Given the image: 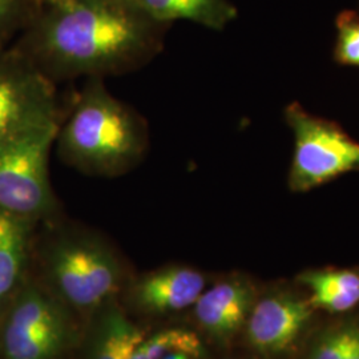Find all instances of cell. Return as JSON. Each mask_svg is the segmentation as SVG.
<instances>
[{
	"label": "cell",
	"mask_w": 359,
	"mask_h": 359,
	"mask_svg": "<svg viewBox=\"0 0 359 359\" xmlns=\"http://www.w3.org/2000/svg\"><path fill=\"white\" fill-rule=\"evenodd\" d=\"M165 27L133 0H44L13 47L52 83L104 79L151 63Z\"/></svg>",
	"instance_id": "cell-1"
},
{
	"label": "cell",
	"mask_w": 359,
	"mask_h": 359,
	"mask_svg": "<svg viewBox=\"0 0 359 359\" xmlns=\"http://www.w3.org/2000/svg\"><path fill=\"white\" fill-rule=\"evenodd\" d=\"M55 144L68 167L114 179L142 163L149 135L142 116L109 93L103 79H88Z\"/></svg>",
	"instance_id": "cell-2"
},
{
	"label": "cell",
	"mask_w": 359,
	"mask_h": 359,
	"mask_svg": "<svg viewBox=\"0 0 359 359\" xmlns=\"http://www.w3.org/2000/svg\"><path fill=\"white\" fill-rule=\"evenodd\" d=\"M46 286L83 323L124 289L121 258L102 236L80 228H57L41 249Z\"/></svg>",
	"instance_id": "cell-3"
},
{
	"label": "cell",
	"mask_w": 359,
	"mask_h": 359,
	"mask_svg": "<svg viewBox=\"0 0 359 359\" xmlns=\"http://www.w3.org/2000/svg\"><path fill=\"white\" fill-rule=\"evenodd\" d=\"M7 306L0 329L3 359H62L80 346L83 322L47 286H22Z\"/></svg>",
	"instance_id": "cell-4"
},
{
	"label": "cell",
	"mask_w": 359,
	"mask_h": 359,
	"mask_svg": "<svg viewBox=\"0 0 359 359\" xmlns=\"http://www.w3.org/2000/svg\"><path fill=\"white\" fill-rule=\"evenodd\" d=\"M60 121L26 130L0 144V210L36 224L57 212L50 154Z\"/></svg>",
	"instance_id": "cell-5"
},
{
	"label": "cell",
	"mask_w": 359,
	"mask_h": 359,
	"mask_svg": "<svg viewBox=\"0 0 359 359\" xmlns=\"http://www.w3.org/2000/svg\"><path fill=\"white\" fill-rule=\"evenodd\" d=\"M286 120L295 136V151L289 184L305 192L359 169V142L337 124L309 115L299 104L287 107Z\"/></svg>",
	"instance_id": "cell-6"
},
{
	"label": "cell",
	"mask_w": 359,
	"mask_h": 359,
	"mask_svg": "<svg viewBox=\"0 0 359 359\" xmlns=\"http://www.w3.org/2000/svg\"><path fill=\"white\" fill-rule=\"evenodd\" d=\"M59 120L55 83L15 47H0V144Z\"/></svg>",
	"instance_id": "cell-7"
},
{
	"label": "cell",
	"mask_w": 359,
	"mask_h": 359,
	"mask_svg": "<svg viewBox=\"0 0 359 359\" xmlns=\"http://www.w3.org/2000/svg\"><path fill=\"white\" fill-rule=\"evenodd\" d=\"M205 289V276L200 270L167 265L132 278L123 293L130 313L157 320L192 308Z\"/></svg>",
	"instance_id": "cell-8"
},
{
	"label": "cell",
	"mask_w": 359,
	"mask_h": 359,
	"mask_svg": "<svg viewBox=\"0 0 359 359\" xmlns=\"http://www.w3.org/2000/svg\"><path fill=\"white\" fill-rule=\"evenodd\" d=\"M311 314L308 301L281 295L255 302L245 325L250 348L261 355H276L294 344Z\"/></svg>",
	"instance_id": "cell-9"
},
{
	"label": "cell",
	"mask_w": 359,
	"mask_h": 359,
	"mask_svg": "<svg viewBox=\"0 0 359 359\" xmlns=\"http://www.w3.org/2000/svg\"><path fill=\"white\" fill-rule=\"evenodd\" d=\"M253 305L252 286L241 278H231L201 293L192 306L193 318L203 333L224 344L244 329Z\"/></svg>",
	"instance_id": "cell-10"
},
{
	"label": "cell",
	"mask_w": 359,
	"mask_h": 359,
	"mask_svg": "<svg viewBox=\"0 0 359 359\" xmlns=\"http://www.w3.org/2000/svg\"><path fill=\"white\" fill-rule=\"evenodd\" d=\"M147 333L114 301L86 323L80 346L84 359H129Z\"/></svg>",
	"instance_id": "cell-11"
},
{
	"label": "cell",
	"mask_w": 359,
	"mask_h": 359,
	"mask_svg": "<svg viewBox=\"0 0 359 359\" xmlns=\"http://www.w3.org/2000/svg\"><path fill=\"white\" fill-rule=\"evenodd\" d=\"M34 225L0 210V308L8 305L20 289Z\"/></svg>",
	"instance_id": "cell-12"
},
{
	"label": "cell",
	"mask_w": 359,
	"mask_h": 359,
	"mask_svg": "<svg viewBox=\"0 0 359 359\" xmlns=\"http://www.w3.org/2000/svg\"><path fill=\"white\" fill-rule=\"evenodd\" d=\"M142 11L161 25L184 20L221 31L237 18L228 0H133Z\"/></svg>",
	"instance_id": "cell-13"
},
{
	"label": "cell",
	"mask_w": 359,
	"mask_h": 359,
	"mask_svg": "<svg viewBox=\"0 0 359 359\" xmlns=\"http://www.w3.org/2000/svg\"><path fill=\"white\" fill-rule=\"evenodd\" d=\"M176 350L204 355L203 342L194 332L185 327H165L147 333L129 359H163Z\"/></svg>",
	"instance_id": "cell-14"
},
{
	"label": "cell",
	"mask_w": 359,
	"mask_h": 359,
	"mask_svg": "<svg viewBox=\"0 0 359 359\" xmlns=\"http://www.w3.org/2000/svg\"><path fill=\"white\" fill-rule=\"evenodd\" d=\"M306 359H359V327L344 326L325 334Z\"/></svg>",
	"instance_id": "cell-15"
},
{
	"label": "cell",
	"mask_w": 359,
	"mask_h": 359,
	"mask_svg": "<svg viewBox=\"0 0 359 359\" xmlns=\"http://www.w3.org/2000/svg\"><path fill=\"white\" fill-rule=\"evenodd\" d=\"M299 281L309 286L311 292L359 293V276L350 270L308 271L299 277Z\"/></svg>",
	"instance_id": "cell-16"
},
{
	"label": "cell",
	"mask_w": 359,
	"mask_h": 359,
	"mask_svg": "<svg viewBox=\"0 0 359 359\" xmlns=\"http://www.w3.org/2000/svg\"><path fill=\"white\" fill-rule=\"evenodd\" d=\"M39 6V0H0V47L19 27L28 26Z\"/></svg>",
	"instance_id": "cell-17"
},
{
	"label": "cell",
	"mask_w": 359,
	"mask_h": 359,
	"mask_svg": "<svg viewBox=\"0 0 359 359\" xmlns=\"http://www.w3.org/2000/svg\"><path fill=\"white\" fill-rule=\"evenodd\" d=\"M338 40L335 57L339 63L359 65V16L347 11L337 19Z\"/></svg>",
	"instance_id": "cell-18"
},
{
	"label": "cell",
	"mask_w": 359,
	"mask_h": 359,
	"mask_svg": "<svg viewBox=\"0 0 359 359\" xmlns=\"http://www.w3.org/2000/svg\"><path fill=\"white\" fill-rule=\"evenodd\" d=\"M311 308L323 309L327 311L341 313L354 308L359 302V293L346 292H311L308 301Z\"/></svg>",
	"instance_id": "cell-19"
},
{
	"label": "cell",
	"mask_w": 359,
	"mask_h": 359,
	"mask_svg": "<svg viewBox=\"0 0 359 359\" xmlns=\"http://www.w3.org/2000/svg\"><path fill=\"white\" fill-rule=\"evenodd\" d=\"M203 355H198L196 353L192 351H188V350H176V351H172L169 353L168 355H165L163 359H201Z\"/></svg>",
	"instance_id": "cell-20"
},
{
	"label": "cell",
	"mask_w": 359,
	"mask_h": 359,
	"mask_svg": "<svg viewBox=\"0 0 359 359\" xmlns=\"http://www.w3.org/2000/svg\"><path fill=\"white\" fill-rule=\"evenodd\" d=\"M41 1H44V0H39V3H41Z\"/></svg>",
	"instance_id": "cell-21"
}]
</instances>
